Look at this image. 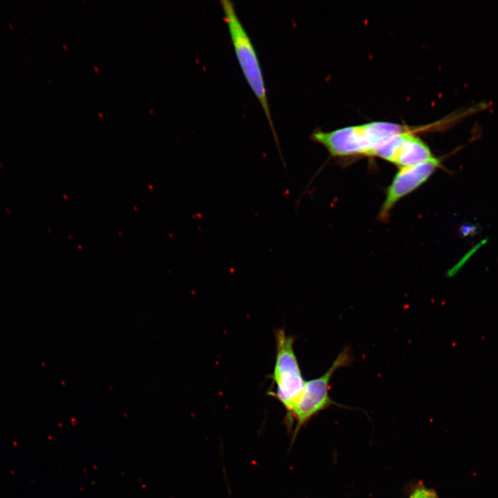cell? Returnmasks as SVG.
Instances as JSON below:
<instances>
[{
	"label": "cell",
	"mask_w": 498,
	"mask_h": 498,
	"mask_svg": "<svg viewBox=\"0 0 498 498\" xmlns=\"http://www.w3.org/2000/svg\"><path fill=\"white\" fill-rule=\"evenodd\" d=\"M275 339V360L273 370L268 378L272 385L267 394L277 399L284 407L288 419L300 396L305 384L294 350L295 338L287 335L284 328L274 332Z\"/></svg>",
	"instance_id": "3957f363"
},
{
	"label": "cell",
	"mask_w": 498,
	"mask_h": 498,
	"mask_svg": "<svg viewBox=\"0 0 498 498\" xmlns=\"http://www.w3.org/2000/svg\"><path fill=\"white\" fill-rule=\"evenodd\" d=\"M374 156L400 168L418 165L435 158L421 138L407 131L390 137L375 151Z\"/></svg>",
	"instance_id": "5b68a950"
},
{
	"label": "cell",
	"mask_w": 498,
	"mask_h": 498,
	"mask_svg": "<svg viewBox=\"0 0 498 498\" xmlns=\"http://www.w3.org/2000/svg\"><path fill=\"white\" fill-rule=\"evenodd\" d=\"M353 360L351 349L344 347L331 367L320 376L306 382L289 418L284 423L294 441L300 429L313 417L331 405L341 406L330 396L331 380L335 371L350 365Z\"/></svg>",
	"instance_id": "277c9868"
},
{
	"label": "cell",
	"mask_w": 498,
	"mask_h": 498,
	"mask_svg": "<svg viewBox=\"0 0 498 498\" xmlns=\"http://www.w3.org/2000/svg\"><path fill=\"white\" fill-rule=\"evenodd\" d=\"M479 227L472 223H465L461 226L460 233L464 237H473L478 232Z\"/></svg>",
	"instance_id": "ba28073f"
},
{
	"label": "cell",
	"mask_w": 498,
	"mask_h": 498,
	"mask_svg": "<svg viewBox=\"0 0 498 498\" xmlns=\"http://www.w3.org/2000/svg\"><path fill=\"white\" fill-rule=\"evenodd\" d=\"M220 3L238 63L244 77L263 109L282 156L269 107L265 80L254 44L237 15L234 3L229 0H221Z\"/></svg>",
	"instance_id": "7a4b0ae2"
},
{
	"label": "cell",
	"mask_w": 498,
	"mask_h": 498,
	"mask_svg": "<svg viewBox=\"0 0 498 498\" xmlns=\"http://www.w3.org/2000/svg\"><path fill=\"white\" fill-rule=\"evenodd\" d=\"M409 498H438L434 490L424 486L416 488Z\"/></svg>",
	"instance_id": "52a82bcc"
},
{
	"label": "cell",
	"mask_w": 498,
	"mask_h": 498,
	"mask_svg": "<svg viewBox=\"0 0 498 498\" xmlns=\"http://www.w3.org/2000/svg\"><path fill=\"white\" fill-rule=\"evenodd\" d=\"M439 165L440 160L434 158L418 165L400 168L387 189L379 214L380 219H387L395 203L426 181Z\"/></svg>",
	"instance_id": "8992f818"
},
{
	"label": "cell",
	"mask_w": 498,
	"mask_h": 498,
	"mask_svg": "<svg viewBox=\"0 0 498 498\" xmlns=\"http://www.w3.org/2000/svg\"><path fill=\"white\" fill-rule=\"evenodd\" d=\"M406 131L400 124L375 121L331 131L314 130L311 139L324 146L333 156H374L387 139Z\"/></svg>",
	"instance_id": "6da1fadb"
}]
</instances>
